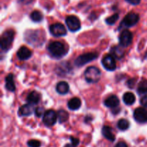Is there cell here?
Wrapping results in <instances>:
<instances>
[{"label":"cell","instance_id":"obj_34","mask_svg":"<svg viewBox=\"0 0 147 147\" xmlns=\"http://www.w3.org/2000/svg\"><path fill=\"white\" fill-rule=\"evenodd\" d=\"M125 1H127L130 4H132V5H138L140 3L141 0H125Z\"/></svg>","mask_w":147,"mask_h":147},{"label":"cell","instance_id":"obj_1","mask_svg":"<svg viewBox=\"0 0 147 147\" xmlns=\"http://www.w3.org/2000/svg\"><path fill=\"white\" fill-rule=\"evenodd\" d=\"M24 39L32 46H40L45 42V35L40 30H28L24 34Z\"/></svg>","mask_w":147,"mask_h":147},{"label":"cell","instance_id":"obj_6","mask_svg":"<svg viewBox=\"0 0 147 147\" xmlns=\"http://www.w3.org/2000/svg\"><path fill=\"white\" fill-rule=\"evenodd\" d=\"M98 57V53H88L78 56L75 60V64L78 67L83 66L84 65L96 60Z\"/></svg>","mask_w":147,"mask_h":147},{"label":"cell","instance_id":"obj_12","mask_svg":"<svg viewBox=\"0 0 147 147\" xmlns=\"http://www.w3.org/2000/svg\"><path fill=\"white\" fill-rule=\"evenodd\" d=\"M102 65L106 70L109 71H113L116 68V63L114 57L110 55L105 56L102 60Z\"/></svg>","mask_w":147,"mask_h":147},{"label":"cell","instance_id":"obj_14","mask_svg":"<svg viewBox=\"0 0 147 147\" xmlns=\"http://www.w3.org/2000/svg\"><path fill=\"white\" fill-rule=\"evenodd\" d=\"M17 57L20 60H28L29 58H30L32 55V53L31 50L29 48H27V47H24V46H22V47H20V49L17 51Z\"/></svg>","mask_w":147,"mask_h":147},{"label":"cell","instance_id":"obj_18","mask_svg":"<svg viewBox=\"0 0 147 147\" xmlns=\"http://www.w3.org/2000/svg\"><path fill=\"white\" fill-rule=\"evenodd\" d=\"M102 134L106 139L111 141V142H114L115 139H116V136L113 134L112 128L110 127V126H103L102 128Z\"/></svg>","mask_w":147,"mask_h":147},{"label":"cell","instance_id":"obj_16","mask_svg":"<svg viewBox=\"0 0 147 147\" xmlns=\"http://www.w3.org/2000/svg\"><path fill=\"white\" fill-rule=\"evenodd\" d=\"M40 98H41V96L40 93L35 90H33V91L30 92L27 96V102L29 104L36 105L40 102Z\"/></svg>","mask_w":147,"mask_h":147},{"label":"cell","instance_id":"obj_35","mask_svg":"<svg viewBox=\"0 0 147 147\" xmlns=\"http://www.w3.org/2000/svg\"><path fill=\"white\" fill-rule=\"evenodd\" d=\"M33 0H17L20 4H24V5H26V4H29Z\"/></svg>","mask_w":147,"mask_h":147},{"label":"cell","instance_id":"obj_3","mask_svg":"<svg viewBox=\"0 0 147 147\" xmlns=\"http://www.w3.org/2000/svg\"><path fill=\"white\" fill-rule=\"evenodd\" d=\"M85 78L89 83H96L99 81L101 77V72L98 67L91 66L85 71Z\"/></svg>","mask_w":147,"mask_h":147},{"label":"cell","instance_id":"obj_23","mask_svg":"<svg viewBox=\"0 0 147 147\" xmlns=\"http://www.w3.org/2000/svg\"><path fill=\"white\" fill-rule=\"evenodd\" d=\"M123 100L124 103L128 106H131L133 105L136 101V97H135L134 94L131 92H128L126 93L123 96Z\"/></svg>","mask_w":147,"mask_h":147},{"label":"cell","instance_id":"obj_30","mask_svg":"<svg viewBox=\"0 0 147 147\" xmlns=\"http://www.w3.org/2000/svg\"><path fill=\"white\" fill-rule=\"evenodd\" d=\"M45 113V109L42 107L36 108L35 110H34V113H35V115L37 117H41L42 115L44 116Z\"/></svg>","mask_w":147,"mask_h":147},{"label":"cell","instance_id":"obj_19","mask_svg":"<svg viewBox=\"0 0 147 147\" xmlns=\"http://www.w3.org/2000/svg\"><path fill=\"white\" fill-rule=\"evenodd\" d=\"M111 55L114 58L120 59L123 58L124 56V51L120 46H113L111 48Z\"/></svg>","mask_w":147,"mask_h":147},{"label":"cell","instance_id":"obj_11","mask_svg":"<svg viewBox=\"0 0 147 147\" xmlns=\"http://www.w3.org/2000/svg\"><path fill=\"white\" fill-rule=\"evenodd\" d=\"M134 118L135 121L139 123H146L147 122V108H137L134 112Z\"/></svg>","mask_w":147,"mask_h":147},{"label":"cell","instance_id":"obj_26","mask_svg":"<svg viewBox=\"0 0 147 147\" xmlns=\"http://www.w3.org/2000/svg\"><path fill=\"white\" fill-rule=\"evenodd\" d=\"M137 93L139 95H143L147 93V80H142L138 85Z\"/></svg>","mask_w":147,"mask_h":147},{"label":"cell","instance_id":"obj_20","mask_svg":"<svg viewBox=\"0 0 147 147\" xmlns=\"http://www.w3.org/2000/svg\"><path fill=\"white\" fill-rule=\"evenodd\" d=\"M69 85L67 82L65 81H60L56 86V91L61 95L67 94L69 92Z\"/></svg>","mask_w":147,"mask_h":147},{"label":"cell","instance_id":"obj_25","mask_svg":"<svg viewBox=\"0 0 147 147\" xmlns=\"http://www.w3.org/2000/svg\"><path fill=\"white\" fill-rule=\"evenodd\" d=\"M30 19L34 22H40L43 20V14L38 10H34L30 14Z\"/></svg>","mask_w":147,"mask_h":147},{"label":"cell","instance_id":"obj_29","mask_svg":"<svg viewBox=\"0 0 147 147\" xmlns=\"http://www.w3.org/2000/svg\"><path fill=\"white\" fill-rule=\"evenodd\" d=\"M27 146L29 147H40L41 143L38 140L32 139V140H30L27 142Z\"/></svg>","mask_w":147,"mask_h":147},{"label":"cell","instance_id":"obj_28","mask_svg":"<svg viewBox=\"0 0 147 147\" xmlns=\"http://www.w3.org/2000/svg\"><path fill=\"white\" fill-rule=\"evenodd\" d=\"M119 14L116 13V14H113V15L111 16V17H108V18L106 19V22L107 24H109V25H113L115 23L117 22V20H119Z\"/></svg>","mask_w":147,"mask_h":147},{"label":"cell","instance_id":"obj_4","mask_svg":"<svg viewBox=\"0 0 147 147\" xmlns=\"http://www.w3.org/2000/svg\"><path fill=\"white\" fill-rule=\"evenodd\" d=\"M14 38V32L12 30H8L4 32L1 37V49L4 51L9 50Z\"/></svg>","mask_w":147,"mask_h":147},{"label":"cell","instance_id":"obj_9","mask_svg":"<svg viewBox=\"0 0 147 147\" xmlns=\"http://www.w3.org/2000/svg\"><path fill=\"white\" fill-rule=\"evenodd\" d=\"M133 41V34L128 30H123L119 35V44L122 47H129Z\"/></svg>","mask_w":147,"mask_h":147},{"label":"cell","instance_id":"obj_31","mask_svg":"<svg viewBox=\"0 0 147 147\" xmlns=\"http://www.w3.org/2000/svg\"><path fill=\"white\" fill-rule=\"evenodd\" d=\"M70 142H71L72 147H77L80 143V140L78 138L73 137V136L70 137Z\"/></svg>","mask_w":147,"mask_h":147},{"label":"cell","instance_id":"obj_36","mask_svg":"<svg viewBox=\"0 0 147 147\" xmlns=\"http://www.w3.org/2000/svg\"><path fill=\"white\" fill-rule=\"evenodd\" d=\"M115 147H128L127 144L123 142H119V143L116 144Z\"/></svg>","mask_w":147,"mask_h":147},{"label":"cell","instance_id":"obj_10","mask_svg":"<svg viewBox=\"0 0 147 147\" xmlns=\"http://www.w3.org/2000/svg\"><path fill=\"white\" fill-rule=\"evenodd\" d=\"M50 32L55 37H63L66 35L67 30L61 23H55L50 26Z\"/></svg>","mask_w":147,"mask_h":147},{"label":"cell","instance_id":"obj_8","mask_svg":"<svg viewBox=\"0 0 147 147\" xmlns=\"http://www.w3.org/2000/svg\"><path fill=\"white\" fill-rule=\"evenodd\" d=\"M57 113L53 110L47 111H45V113L44 116H43V123H44L46 126H48V127L54 126L56 123V122H57Z\"/></svg>","mask_w":147,"mask_h":147},{"label":"cell","instance_id":"obj_33","mask_svg":"<svg viewBox=\"0 0 147 147\" xmlns=\"http://www.w3.org/2000/svg\"><path fill=\"white\" fill-rule=\"evenodd\" d=\"M135 83H136V80H135V79H130V80H128L127 82L128 87L130 88H132L134 87Z\"/></svg>","mask_w":147,"mask_h":147},{"label":"cell","instance_id":"obj_17","mask_svg":"<svg viewBox=\"0 0 147 147\" xmlns=\"http://www.w3.org/2000/svg\"><path fill=\"white\" fill-rule=\"evenodd\" d=\"M5 87L9 91L14 92L16 90L15 83L14 80V75L9 73L5 78Z\"/></svg>","mask_w":147,"mask_h":147},{"label":"cell","instance_id":"obj_24","mask_svg":"<svg viewBox=\"0 0 147 147\" xmlns=\"http://www.w3.org/2000/svg\"><path fill=\"white\" fill-rule=\"evenodd\" d=\"M57 120L59 123H63L67 121L69 119V114L65 110H59L57 113Z\"/></svg>","mask_w":147,"mask_h":147},{"label":"cell","instance_id":"obj_32","mask_svg":"<svg viewBox=\"0 0 147 147\" xmlns=\"http://www.w3.org/2000/svg\"><path fill=\"white\" fill-rule=\"evenodd\" d=\"M140 103H141V104L144 106V107L147 108V95L143 96V97L141 98Z\"/></svg>","mask_w":147,"mask_h":147},{"label":"cell","instance_id":"obj_7","mask_svg":"<svg viewBox=\"0 0 147 147\" xmlns=\"http://www.w3.org/2000/svg\"><path fill=\"white\" fill-rule=\"evenodd\" d=\"M65 23L67 28L71 32H77L81 27V23L78 17L75 15H70L66 17Z\"/></svg>","mask_w":147,"mask_h":147},{"label":"cell","instance_id":"obj_2","mask_svg":"<svg viewBox=\"0 0 147 147\" xmlns=\"http://www.w3.org/2000/svg\"><path fill=\"white\" fill-rule=\"evenodd\" d=\"M47 49L51 55L55 57H57V58H60V57H63L67 53V50H66L65 47L60 42L55 41L50 43Z\"/></svg>","mask_w":147,"mask_h":147},{"label":"cell","instance_id":"obj_27","mask_svg":"<svg viewBox=\"0 0 147 147\" xmlns=\"http://www.w3.org/2000/svg\"><path fill=\"white\" fill-rule=\"evenodd\" d=\"M117 126L119 129H120L121 131H126L130 126V123H129V121L127 119H121L118 121Z\"/></svg>","mask_w":147,"mask_h":147},{"label":"cell","instance_id":"obj_37","mask_svg":"<svg viewBox=\"0 0 147 147\" xmlns=\"http://www.w3.org/2000/svg\"><path fill=\"white\" fill-rule=\"evenodd\" d=\"M64 147H72V146H71V145H70V144H65V146Z\"/></svg>","mask_w":147,"mask_h":147},{"label":"cell","instance_id":"obj_13","mask_svg":"<svg viewBox=\"0 0 147 147\" xmlns=\"http://www.w3.org/2000/svg\"><path fill=\"white\" fill-rule=\"evenodd\" d=\"M35 109L33 107V105L31 104H24L20 108L18 111V114L20 116H31L34 112Z\"/></svg>","mask_w":147,"mask_h":147},{"label":"cell","instance_id":"obj_21","mask_svg":"<svg viewBox=\"0 0 147 147\" xmlns=\"http://www.w3.org/2000/svg\"><path fill=\"white\" fill-rule=\"evenodd\" d=\"M81 100L78 98H73L70 99L67 103V107L69 109L72 111H76L78 110L81 106Z\"/></svg>","mask_w":147,"mask_h":147},{"label":"cell","instance_id":"obj_22","mask_svg":"<svg viewBox=\"0 0 147 147\" xmlns=\"http://www.w3.org/2000/svg\"><path fill=\"white\" fill-rule=\"evenodd\" d=\"M57 73L59 74H62L63 75H66L65 73H70V70H71V67H70V64L67 63V62H64V63H62L57 66Z\"/></svg>","mask_w":147,"mask_h":147},{"label":"cell","instance_id":"obj_15","mask_svg":"<svg viewBox=\"0 0 147 147\" xmlns=\"http://www.w3.org/2000/svg\"><path fill=\"white\" fill-rule=\"evenodd\" d=\"M119 103L120 101L116 96H110L104 100L105 106L110 109H116L119 106Z\"/></svg>","mask_w":147,"mask_h":147},{"label":"cell","instance_id":"obj_5","mask_svg":"<svg viewBox=\"0 0 147 147\" xmlns=\"http://www.w3.org/2000/svg\"><path fill=\"white\" fill-rule=\"evenodd\" d=\"M139 21V15L135 12H129L125 16L120 24V28H128L136 25Z\"/></svg>","mask_w":147,"mask_h":147}]
</instances>
